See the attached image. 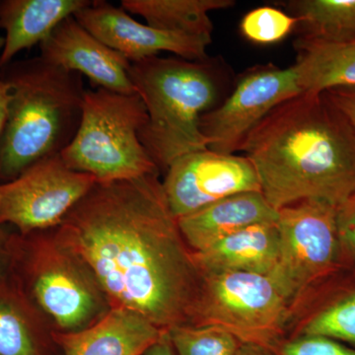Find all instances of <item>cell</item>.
<instances>
[{
	"mask_svg": "<svg viewBox=\"0 0 355 355\" xmlns=\"http://www.w3.org/2000/svg\"><path fill=\"white\" fill-rule=\"evenodd\" d=\"M163 331L141 315L118 307L86 330L53 333V338L62 355H144Z\"/></svg>",
	"mask_w": 355,
	"mask_h": 355,
	"instance_id": "cell-15",
	"label": "cell"
},
{
	"mask_svg": "<svg viewBox=\"0 0 355 355\" xmlns=\"http://www.w3.org/2000/svg\"><path fill=\"white\" fill-rule=\"evenodd\" d=\"M301 93L294 65L287 69L268 65L252 70L223 104L200 119L207 148L222 154L239 153L250 133L268 114Z\"/></svg>",
	"mask_w": 355,
	"mask_h": 355,
	"instance_id": "cell-10",
	"label": "cell"
},
{
	"mask_svg": "<svg viewBox=\"0 0 355 355\" xmlns=\"http://www.w3.org/2000/svg\"><path fill=\"white\" fill-rule=\"evenodd\" d=\"M10 100V86L4 80L3 77L0 76V135L3 132L7 118H8Z\"/></svg>",
	"mask_w": 355,
	"mask_h": 355,
	"instance_id": "cell-30",
	"label": "cell"
},
{
	"mask_svg": "<svg viewBox=\"0 0 355 355\" xmlns=\"http://www.w3.org/2000/svg\"><path fill=\"white\" fill-rule=\"evenodd\" d=\"M237 355H275L270 350L256 345L242 343Z\"/></svg>",
	"mask_w": 355,
	"mask_h": 355,
	"instance_id": "cell-31",
	"label": "cell"
},
{
	"mask_svg": "<svg viewBox=\"0 0 355 355\" xmlns=\"http://www.w3.org/2000/svg\"><path fill=\"white\" fill-rule=\"evenodd\" d=\"M166 200L177 219L245 191H261L254 165L245 155L210 149L177 158L162 181Z\"/></svg>",
	"mask_w": 355,
	"mask_h": 355,
	"instance_id": "cell-11",
	"label": "cell"
},
{
	"mask_svg": "<svg viewBox=\"0 0 355 355\" xmlns=\"http://www.w3.org/2000/svg\"><path fill=\"white\" fill-rule=\"evenodd\" d=\"M0 76L11 89L0 135V183H6L69 146L80 125L86 89L80 74L40 57L12 62Z\"/></svg>",
	"mask_w": 355,
	"mask_h": 355,
	"instance_id": "cell-3",
	"label": "cell"
},
{
	"mask_svg": "<svg viewBox=\"0 0 355 355\" xmlns=\"http://www.w3.org/2000/svg\"><path fill=\"white\" fill-rule=\"evenodd\" d=\"M298 19L279 9L263 6L248 12L243 17L240 30L243 36L254 44H272L286 38Z\"/></svg>",
	"mask_w": 355,
	"mask_h": 355,
	"instance_id": "cell-24",
	"label": "cell"
},
{
	"mask_svg": "<svg viewBox=\"0 0 355 355\" xmlns=\"http://www.w3.org/2000/svg\"><path fill=\"white\" fill-rule=\"evenodd\" d=\"M272 352L275 355H355V349L329 338L297 336L282 340Z\"/></svg>",
	"mask_w": 355,
	"mask_h": 355,
	"instance_id": "cell-25",
	"label": "cell"
},
{
	"mask_svg": "<svg viewBox=\"0 0 355 355\" xmlns=\"http://www.w3.org/2000/svg\"><path fill=\"white\" fill-rule=\"evenodd\" d=\"M234 4L233 0H121V7L161 31L212 40L209 13Z\"/></svg>",
	"mask_w": 355,
	"mask_h": 355,
	"instance_id": "cell-21",
	"label": "cell"
},
{
	"mask_svg": "<svg viewBox=\"0 0 355 355\" xmlns=\"http://www.w3.org/2000/svg\"><path fill=\"white\" fill-rule=\"evenodd\" d=\"M336 210L338 207L316 200L279 210V265L270 277L291 306L310 287L343 270Z\"/></svg>",
	"mask_w": 355,
	"mask_h": 355,
	"instance_id": "cell-8",
	"label": "cell"
},
{
	"mask_svg": "<svg viewBox=\"0 0 355 355\" xmlns=\"http://www.w3.org/2000/svg\"><path fill=\"white\" fill-rule=\"evenodd\" d=\"M9 279L55 333H77L106 316L112 305L85 261L58 238L55 229L14 232Z\"/></svg>",
	"mask_w": 355,
	"mask_h": 355,
	"instance_id": "cell-5",
	"label": "cell"
},
{
	"mask_svg": "<svg viewBox=\"0 0 355 355\" xmlns=\"http://www.w3.org/2000/svg\"><path fill=\"white\" fill-rule=\"evenodd\" d=\"M147 120L137 93L86 90L78 130L60 157L70 169L91 175L99 183L159 175L139 139Z\"/></svg>",
	"mask_w": 355,
	"mask_h": 355,
	"instance_id": "cell-6",
	"label": "cell"
},
{
	"mask_svg": "<svg viewBox=\"0 0 355 355\" xmlns=\"http://www.w3.org/2000/svg\"><path fill=\"white\" fill-rule=\"evenodd\" d=\"M14 232H9L4 226H0V282L10 275L13 256Z\"/></svg>",
	"mask_w": 355,
	"mask_h": 355,
	"instance_id": "cell-28",
	"label": "cell"
},
{
	"mask_svg": "<svg viewBox=\"0 0 355 355\" xmlns=\"http://www.w3.org/2000/svg\"><path fill=\"white\" fill-rule=\"evenodd\" d=\"M327 99L349 121L355 133V88H340L323 93Z\"/></svg>",
	"mask_w": 355,
	"mask_h": 355,
	"instance_id": "cell-27",
	"label": "cell"
},
{
	"mask_svg": "<svg viewBox=\"0 0 355 355\" xmlns=\"http://www.w3.org/2000/svg\"><path fill=\"white\" fill-rule=\"evenodd\" d=\"M74 17L96 38L118 51L130 62L157 57L162 51L193 62L207 60L212 40L161 31L133 19L121 7L94 0Z\"/></svg>",
	"mask_w": 355,
	"mask_h": 355,
	"instance_id": "cell-12",
	"label": "cell"
},
{
	"mask_svg": "<svg viewBox=\"0 0 355 355\" xmlns=\"http://www.w3.org/2000/svg\"><path fill=\"white\" fill-rule=\"evenodd\" d=\"M97 183L73 171L60 155L42 159L6 183H0V226L21 235L57 228Z\"/></svg>",
	"mask_w": 355,
	"mask_h": 355,
	"instance_id": "cell-9",
	"label": "cell"
},
{
	"mask_svg": "<svg viewBox=\"0 0 355 355\" xmlns=\"http://www.w3.org/2000/svg\"><path fill=\"white\" fill-rule=\"evenodd\" d=\"M130 80L146 105L142 146L165 171L177 158L207 148L200 119L214 108L218 85L207 60L149 58L132 62Z\"/></svg>",
	"mask_w": 355,
	"mask_h": 355,
	"instance_id": "cell-4",
	"label": "cell"
},
{
	"mask_svg": "<svg viewBox=\"0 0 355 355\" xmlns=\"http://www.w3.org/2000/svg\"><path fill=\"white\" fill-rule=\"evenodd\" d=\"M319 336L355 349V272L340 270L291 306L286 338Z\"/></svg>",
	"mask_w": 355,
	"mask_h": 355,
	"instance_id": "cell-14",
	"label": "cell"
},
{
	"mask_svg": "<svg viewBox=\"0 0 355 355\" xmlns=\"http://www.w3.org/2000/svg\"><path fill=\"white\" fill-rule=\"evenodd\" d=\"M241 153L277 211L305 200L338 207L355 193V133L324 94L303 92L282 103Z\"/></svg>",
	"mask_w": 355,
	"mask_h": 355,
	"instance_id": "cell-2",
	"label": "cell"
},
{
	"mask_svg": "<svg viewBox=\"0 0 355 355\" xmlns=\"http://www.w3.org/2000/svg\"><path fill=\"white\" fill-rule=\"evenodd\" d=\"M144 355H178L171 340L169 331H163L157 342L153 343Z\"/></svg>",
	"mask_w": 355,
	"mask_h": 355,
	"instance_id": "cell-29",
	"label": "cell"
},
{
	"mask_svg": "<svg viewBox=\"0 0 355 355\" xmlns=\"http://www.w3.org/2000/svg\"><path fill=\"white\" fill-rule=\"evenodd\" d=\"M202 273L249 272L272 275L279 265V235L275 223L257 224L193 252Z\"/></svg>",
	"mask_w": 355,
	"mask_h": 355,
	"instance_id": "cell-18",
	"label": "cell"
},
{
	"mask_svg": "<svg viewBox=\"0 0 355 355\" xmlns=\"http://www.w3.org/2000/svg\"><path fill=\"white\" fill-rule=\"evenodd\" d=\"M53 333L12 280L0 282V355H62Z\"/></svg>",
	"mask_w": 355,
	"mask_h": 355,
	"instance_id": "cell-19",
	"label": "cell"
},
{
	"mask_svg": "<svg viewBox=\"0 0 355 355\" xmlns=\"http://www.w3.org/2000/svg\"><path fill=\"white\" fill-rule=\"evenodd\" d=\"M40 50L44 62L86 76L96 87L137 93L130 77L132 62L96 38L74 16L62 21Z\"/></svg>",
	"mask_w": 355,
	"mask_h": 355,
	"instance_id": "cell-13",
	"label": "cell"
},
{
	"mask_svg": "<svg viewBox=\"0 0 355 355\" xmlns=\"http://www.w3.org/2000/svg\"><path fill=\"white\" fill-rule=\"evenodd\" d=\"M279 211L261 191L236 193L178 219L184 241L200 252L228 236L257 224L275 223Z\"/></svg>",
	"mask_w": 355,
	"mask_h": 355,
	"instance_id": "cell-16",
	"label": "cell"
},
{
	"mask_svg": "<svg viewBox=\"0 0 355 355\" xmlns=\"http://www.w3.org/2000/svg\"><path fill=\"white\" fill-rule=\"evenodd\" d=\"M168 331L178 355H237L242 345L218 327L184 324Z\"/></svg>",
	"mask_w": 355,
	"mask_h": 355,
	"instance_id": "cell-23",
	"label": "cell"
},
{
	"mask_svg": "<svg viewBox=\"0 0 355 355\" xmlns=\"http://www.w3.org/2000/svg\"><path fill=\"white\" fill-rule=\"evenodd\" d=\"M340 266L355 272V193L336 210Z\"/></svg>",
	"mask_w": 355,
	"mask_h": 355,
	"instance_id": "cell-26",
	"label": "cell"
},
{
	"mask_svg": "<svg viewBox=\"0 0 355 355\" xmlns=\"http://www.w3.org/2000/svg\"><path fill=\"white\" fill-rule=\"evenodd\" d=\"M91 3V0H0V29L6 31L0 70L20 51L40 46L62 21Z\"/></svg>",
	"mask_w": 355,
	"mask_h": 355,
	"instance_id": "cell-17",
	"label": "cell"
},
{
	"mask_svg": "<svg viewBox=\"0 0 355 355\" xmlns=\"http://www.w3.org/2000/svg\"><path fill=\"white\" fill-rule=\"evenodd\" d=\"M295 67L303 92L323 94L340 88H355V39L322 41L301 36L295 42Z\"/></svg>",
	"mask_w": 355,
	"mask_h": 355,
	"instance_id": "cell-20",
	"label": "cell"
},
{
	"mask_svg": "<svg viewBox=\"0 0 355 355\" xmlns=\"http://www.w3.org/2000/svg\"><path fill=\"white\" fill-rule=\"evenodd\" d=\"M55 231L90 266L112 308L162 330L190 324L202 273L158 174L97 182Z\"/></svg>",
	"mask_w": 355,
	"mask_h": 355,
	"instance_id": "cell-1",
	"label": "cell"
},
{
	"mask_svg": "<svg viewBox=\"0 0 355 355\" xmlns=\"http://www.w3.org/2000/svg\"><path fill=\"white\" fill-rule=\"evenodd\" d=\"M4 44H6V39H4V37L0 36V55H1L2 50H3ZM0 72H1V70H0Z\"/></svg>",
	"mask_w": 355,
	"mask_h": 355,
	"instance_id": "cell-32",
	"label": "cell"
},
{
	"mask_svg": "<svg viewBox=\"0 0 355 355\" xmlns=\"http://www.w3.org/2000/svg\"><path fill=\"white\" fill-rule=\"evenodd\" d=\"M291 302L270 275L202 273L189 326H214L273 352L286 338Z\"/></svg>",
	"mask_w": 355,
	"mask_h": 355,
	"instance_id": "cell-7",
	"label": "cell"
},
{
	"mask_svg": "<svg viewBox=\"0 0 355 355\" xmlns=\"http://www.w3.org/2000/svg\"><path fill=\"white\" fill-rule=\"evenodd\" d=\"M291 6L304 36L329 42L355 39V0H298Z\"/></svg>",
	"mask_w": 355,
	"mask_h": 355,
	"instance_id": "cell-22",
	"label": "cell"
}]
</instances>
